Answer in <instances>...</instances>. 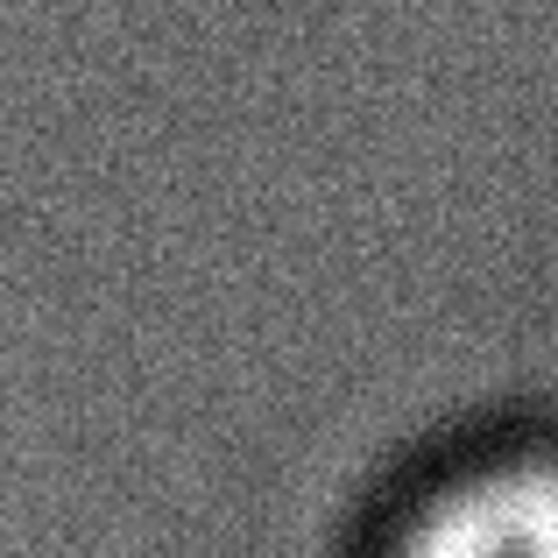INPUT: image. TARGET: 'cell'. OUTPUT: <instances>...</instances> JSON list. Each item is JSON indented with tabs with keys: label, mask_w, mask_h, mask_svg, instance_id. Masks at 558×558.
<instances>
[{
	"label": "cell",
	"mask_w": 558,
	"mask_h": 558,
	"mask_svg": "<svg viewBox=\"0 0 558 558\" xmlns=\"http://www.w3.org/2000/svg\"><path fill=\"white\" fill-rule=\"evenodd\" d=\"M389 558H558V460L509 452L403 517Z\"/></svg>",
	"instance_id": "1"
}]
</instances>
